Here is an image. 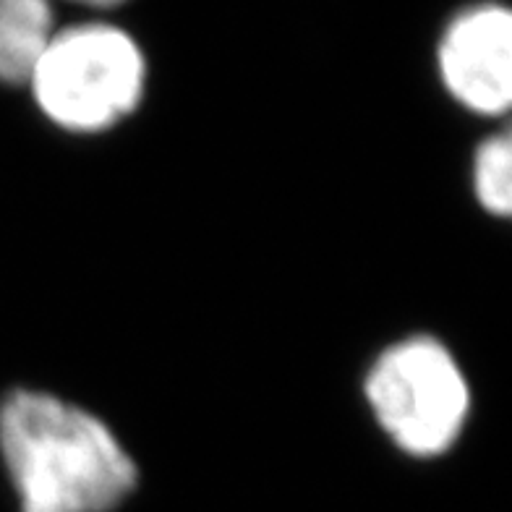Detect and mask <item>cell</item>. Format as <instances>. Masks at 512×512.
<instances>
[{"label": "cell", "mask_w": 512, "mask_h": 512, "mask_svg": "<svg viewBox=\"0 0 512 512\" xmlns=\"http://www.w3.org/2000/svg\"><path fill=\"white\" fill-rule=\"evenodd\" d=\"M0 455L21 512H110L136 486V463L102 418L40 390L0 403Z\"/></svg>", "instance_id": "obj_1"}, {"label": "cell", "mask_w": 512, "mask_h": 512, "mask_svg": "<svg viewBox=\"0 0 512 512\" xmlns=\"http://www.w3.org/2000/svg\"><path fill=\"white\" fill-rule=\"evenodd\" d=\"M27 84L50 123L74 134H100L139 108L147 61L121 27L89 21L53 34Z\"/></svg>", "instance_id": "obj_2"}, {"label": "cell", "mask_w": 512, "mask_h": 512, "mask_svg": "<svg viewBox=\"0 0 512 512\" xmlns=\"http://www.w3.org/2000/svg\"><path fill=\"white\" fill-rule=\"evenodd\" d=\"M382 432L413 458L455 447L471 416V387L452 351L437 337H405L379 353L364 384Z\"/></svg>", "instance_id": "obj_3"}, {"label": "cell", "mask_w": 512, "mask_h": 512, "mask_svg": "<svg viewBox=\"0 0 512 512\" xmlns=\"http://www.w3.org/2000/svg\"><path fill=\"white\" fill-rule=\"evenodd\" d=\"M437 66L450 97L465 110L497 118L512 102V16L499 3L465 8L447 24Z\"/></svg>", "instance_id": "obj_4"}, {"label": "cell", "mask_w": 512, "mask_h": 512, "mask_svg": "<svg viewBox=\"0 0 512 512\" xmlns=\"http://www.w3.org/2000/svg\"><path fill=\"white\" fill-rule=\"evenodd\" d=\"M53 34L50 0H0V81L27 84Z\"/></svg>", "instance_id": "obj_5"}, {"label": "cell", "mask_w": 512, "mask_h": 512, "mask_svg": "<svg viewBox=\"0 0 512 512\" xmlns=\"http://www.w3.org/2000/svg\"><path fill=\"white\" fill-rule=\"evenodd\" d=\"M473 194L486 212L510 215L512 207V147L510 134L489 136L473 157Z\"/></svg>", "instance_id": "obj_6"}, {"label": "cell", "mask_w": 512, "mask_h": 512, "mask_svg": "<svg viewBox=\"0 0 512 512\" xmlns=\"http://www.w3.org/2000/svg\"><path fill=\"white\" fill-rule=\"evenodd\" d=\"M74 3H81V6H89V8H113L126 3V0H74Z\"/></svg>", "instance_id": "obj_7"}]
</instances>
